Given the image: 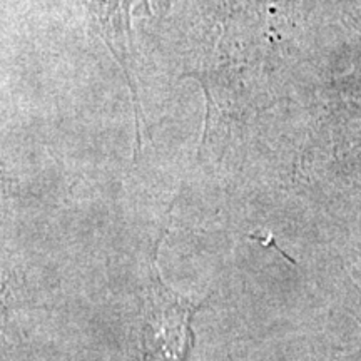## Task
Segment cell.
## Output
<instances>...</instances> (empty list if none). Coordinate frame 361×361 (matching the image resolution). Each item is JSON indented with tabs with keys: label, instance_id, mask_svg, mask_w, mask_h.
Wrapping results in <instances>:
<instances>
[{
	"label": "cell",
	"instance_id": "cell-1",
	"mask_svg": "<svg viewBox=\"0 0 361 361\" xmlns=\"http://www.w3.org/2000/svg\"><path fill=\"white\" fill-rule=\"evenodd\" d=\"M157 246L144 298L141 326L142 361H189L196 343L192 319L206 301L196 303L162 283L157 269Z\"/></svg>",
	"mask_w": 361,
	"mask_h": 361
},
{
	"label": "cell",
	"instance_id": "cell-2",
	"mask_svg": "<svg viewBox=\"0 0 361 361\" xmlns=\"http://www.w3.org/2000/svg\"><path fill=\"white\" fill-rule=\"evenodd\" d=\"M84 8L87 24L96 32L128 78L135 117H139V99L130 75V22L128 0H78Z\"/></svg>",
	"mask_w": 361,
	"mask_h": 361
}]
</instances>
